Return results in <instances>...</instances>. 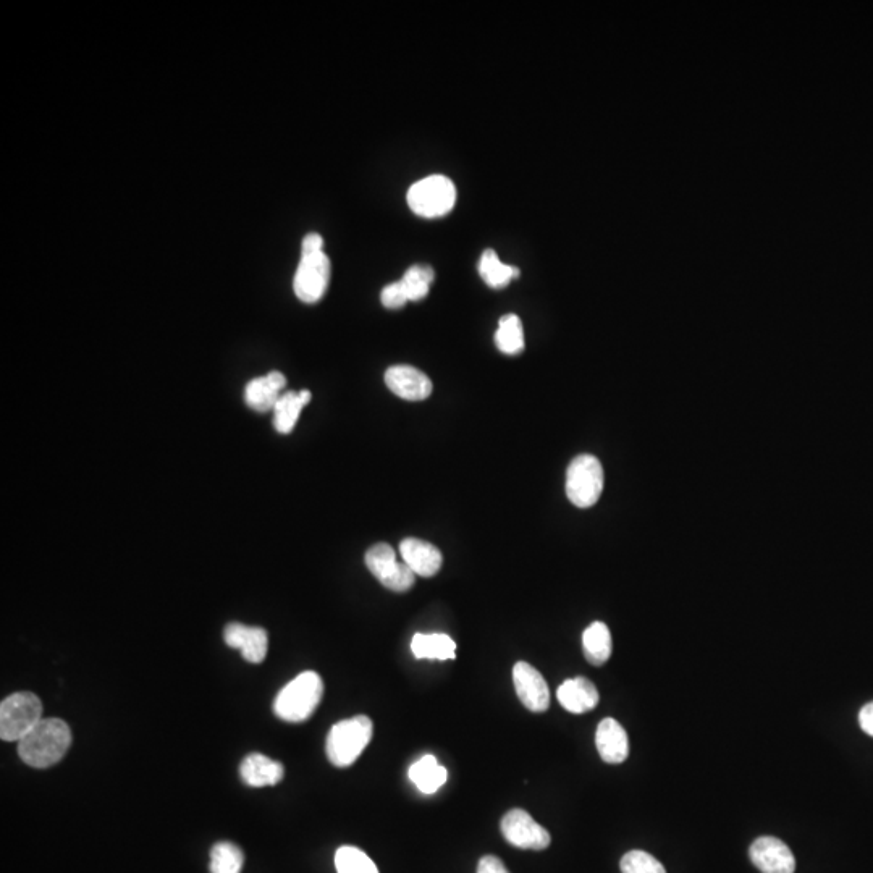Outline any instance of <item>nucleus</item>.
Listing matches in <instances>:
<instances>
[{
    "label": "nucleus",
    "instance_id": "f03ea898",
    "mask_svg": "<svg viewBox=\"0 0 873 873\" xmlns=\"http://www.w3.org/2000/svg\"><path fill=\"white\" fill-rule=\"evenodd\" d=\"M324 696V683L316 671H303L277 694L274 713L288 723L306 722L313 717Z\"/></svg>",
    "mask_w": 873,
    "mask_h": 873
},
{
    "label": "nucleus",
    "instance_id": "9d476101",
    "mask_svg": "<svg viewBox=\"0 0 873 873\" xmlns=\"http://www.w3.org/2000/svg\"><path fill=\"white\" fill-rule=\"evenodd\" d=\"M513 683L519 701L534 713H542L550 707L549 684L540 671L526 662H518L513 668Z\"/></svg>",
    "mask_w": 873,
    "mask_h": 873
},
{
    "label": "nucleus",
    "instance_id": "bb28decb",
    "mask_svg": "<svg viewBox=\"0 0 873 873\" xmlns=\"http://www.w3.org/2000/svg\"><path fill=\"white\" fill-rule=\"evenodd\" d=\"M434 279V269L429 266H413L406 270L401 283L405 287L408 300L419 301L426 298Z\"/></svg>",
    "mask_w": 873,
    "mask_h": 873
},
{
    "label": "nucleus",
    "instance_id": "9b49d317",
    "mask_svg": "<svg viewBox=\"0 0 873 873\" xmlns=\"http://www.w3.org/2000/svg\"><path fill=\"white\" fill-rule=\"evenodd\" d=\"M749 856L762 873H794L796 870L793 852L775 836H762L755 840Z\"/></svg>",
    "mask_w": 873,
    "mask_h": 873
},
{
    "label": "nucleus",
    "instance_id": "cd10ccee",
    "mask_svg": "<svg viewBox=\"0 0 873 873\" xmlns=\"http://www.w3.org/2000/svg\"><path fill=\"white\" fill-rule=\"evenodd\" d=\"M623 873H667L665 867L646 851H631L621 859Z\"/></svg>",
    "mask_w": 873,
    "mask_h": 873
},
{
    "label": "nucleus",
    "instance_id": "f3484780",
    "mask_svg": "<svg viewBox=\"0 0 873 873\" xmlns=\"http://www.w3.org/2000/svg\"><path fill=\"white\" fill-rule=\"evenodd\" d=\"M240 775L245 785L251 788H266V786L279 785L285 775V768L277 760L254 752L241 762Z\"/></svg>",
    "mask_w": 873,
    "mask_h": 873
},
{
    "label": "nucleus",
    "instance_id": "6ab92c4d",
    "mask_svg": "<svg viewBox=\"0 0 873 873\" xmlns=\"http://www.w3.org/2000/svg\"><path fill=\"white\" fill-rule=\"evenodd\" d=\"M408 776L422 794L437 793L448 780L447 768L439 765L434 755H424L414 762L408 770Z\"/></svg>",
    "mask_w": 873,
    "mask_h": 873
},
{
    "label": "nucleus",
    "instance_id": "2eb2a0df",
    "mask_svg": "<svg viewBox=\"0 0 873 873\" xmlns=\"http://www.w3.org/2000/svg\"><path fill=\"white\" fill-rule=\"evenodd\" d=\"M595 744L600 757L607 764H623L629 755V739L625 728L613 718H605L599 723L595 733Z\"/></svg>",
    "mask_w": 873,
    "mask_h": 873
},
{
    "label": "nucleus",
    "instance_id": "6e6552de",
    "mask_svg": "<svg viewBox=\"0 0 873 873\" xmlns=\"http://www.w3.org/2000/svg\"><path fill=\"white\" fill-rule=\"evenodd\" d=\"M366 566L382 586L393 592L410 591L416 582L414 571L397 561V553L388 544H376L367 550Z\"/></svg>",
    "mask_w": 873,
    "mask_h": 873
},
{
    "label": "nucleus",
    "instance_id": "7c9ffc66",
    "mask_svg": "<svg viewBox=\"0 0 873 873\" xmlns=\"http://www.w3.org/2000/svg\"><path fill=\"white\" fill-rule=\"evenodd\" d=\"M859 723H861L862 731L873 738V702L865 705L864 709L861 710Z\"/></svg>",
    "mask_w": 873,
    "mask_h": 873
},
{
    "label": "nucleus",
    "instance_id": "f257e3e1",
    "mask_svg": "<svg viewBox=\"0 0 873 873\" xmlns=\"http://www.w3.org/2000/svg\"><path fill=\"white\" fill-rule=\"evenodd\" d=\"M70 744L72 731L64 720L43 718L22 741H18V755L30 767L49 768L64 759Z\"/></svg>",
    "mask_w": 873,
    "mask_h": 873
},
{
    "label": "nucleus",
    "instance_id": "ddd939ff",
    "mask_svg": "<svg viewBox=\"0 0 873 873\" xmlns=\"http://www.w3.org/2000/svg\"><path fill=\"white\" fill-rule=\"evenodd\" d=\"M224 641L228 647L241 650V655L249 663H262L269 650V637L266 629L258 626H245L230 623L224 631Z\"/></svg>",
    "mask_w": 873,
    "mask_h": 873
},
{
    "label": "nucleus",
    "instance_id": "c756f323",
    "mask_svg": "<svg viewBox=\"0 0 873 873\" xmlns=\"http://www.w3.org/2000/svg\"><path fill=\"white\" fill-rule=\"evenodd\" d=\"M477 873H510L507 867L498 857L485 856L482 857L477 865Z\"/></svg>",
    "mask_w": 873,
    "mask_h": 873
},
{
    "label": "nucleus",
    "instance_id": "a878e982",
    "mask_svg": "<svg viewBox=\"0 0 873 873\" xmlns=\"http://www.w3.org/2000/svg\"><path fill=\"white\" fill-rule=\"evenodd\" d=\"M337 873H379L371 857L361 849L343 846L335 854Z\"/></svg>",
    "mask_w": 873,
    "mask_h": 873
},
{
    "label": "nucleus",
    "instance_id": "a211bd4d",
    "mask_svg": "<svg viewBox=\"0 0 873 873\" xmlns=\"http://www.w3.org/2000/svg\"><path fill=\"white\" fill-rule=\"evenodd\" d=\"M558 702L571 713H586L599 704V691L591 679L578 676L566 679L557 691Z\"/></svg>",
    "mask_w": 873,
    "mask_h": 873
},
{
    "label": "nucleus",
    "instance_id": "1a4fd4ad",
    "mask_svg": "<svg viewBox=\"0 0 873 873\" xmlns=\"http://www.w3.org/2000/svg\"><path fill=\"white\" fill-rule=\"evenodd\" d=\"M500 828H502L505 840L519 849L542 851V849L549 848L550 841H552L549 831L545 830L542 825H539L523 809L510 810L503 817Z\"/></svg>",
    "mask_w": 873,
    "mask_h": 873
},
{
    "label": "nucleus",
    "instance_id": "7ed1b4c3",
    "mask_svg": "<svg viewBox=\"0 0 873 873\" xmlns=\"http://www.w3.org/2000/svg\"><path fill=\"white\" fill-rule=\"evenodd\" d=\"M374 733L372 720L366 715L335 723L327 736L325 752L330 764L338 768L350 767L369 746Z\"/></svg>",
    "mask_w": 873,
    "mask_h": 873
},
{
    "label": "nucleus",
    "instance_id": "5701e85b",
    "mask_svg": "<svg viewBox=\"0 0 873 873\" xmlns=\"http://www.w3.org/2000/svg\"><path fill=\"white\" fill-rule=\"evenodd\" d=\"M479 274L489 287L505 288L511 280L519 275V269L515 266L503 264L495 254L494 249H485L479 262Z\"/></svg>",
    "mask_w": 873,
    "mask_h": 873
},
{
    "label": "nucleus",
    "instance_id": "20e7f679",
    "mask_svg": "<svg viewBox=\"0 0 873 873\" xmlns=\"http://www.w3.org/2000/svg\"><path fill=\"white\" fill-rule=\"evenodd\" d=\"M43 720V704L31 692H15L0 704V738L22 741Z\"/></svg>",
    "mask_w": 873,
    "mask_h": 873
},
{
    "label": "nucleus",
    "instance_id": "423d86ee",
    "mask_svg": "<svg viewBox=\"0 0 873 873\" xmlns=\"http://www.w3.org/2000/svg\"><path fill=\"white\" fill-rule=\"evenodd\" d=\"M455 201V185L443 175L422 178L408 191V204L414 214L427 219L445 216L452 211Z\"/></svg>",
    "mask_w": 873,
    "mask_h": 873
},
{
    "label": "nucleus",
    "instance_id": "aec40b11",
    "mask_svg": "<svg viewBox=\"0 0 873 873\" xmlns=\"http://www.w3.org/2000/svg\"><path fill=\"white\" fill-rule=\"evenodd\" d=\"M582 649L587 662L602 667L612 655V634L602 621H595L582 634Z\"/></svg>",
    "mask_w": 873,
    "mask_h": 873
},
{
    "label": "nucleus",
    "instance_id": "39448f33",
    "mask_svg": "<svg viewBox=\"0 0 873 873\" xmlns=\"http://www.w3.org/2000/svg\"><path fill=\"white\" fill-rule=\"evenodd\" d=\"M604 482V468L595 456H576L566 473V495L574 507H594L602 495Z\"/></svg>",
    "mask_w": 873,
    "mask_h": 873
},
{
    "label": "nucleus",
    "instance_id": "4be33fe9",
    "mask_svg": "<svg viewBox=\"0 0 873 873\" xmlns=\"http://www.w3.org/2000/svg\"><path fill=\"white\" fill-rule=\"evenodd\" d=\"M309 401H311L309 390L288 392L282 395L274 408L275 431L283 435L290 434L295 429L301 411H303L304 406L308 405Z\"/></svg>",
    "mask_w": 873,
    "mask_h": 873
},
{
    "label": "nucleus",
    "instance_id": "f8f14e48",
    "mask_svg": "<svg viewBox=\"0 0 873 873\" xmlns=\"http://www.w3.org/2000/svg\"><path fill=\"white\" fill-rule=\"evenodd\" d=\"M385 384L390 392L408 401L431 397L432 382L424 372L413 366H392L385 372Z\"/></svg>",
    "mask_w": 873,
    "mask_h": 873
},
{
    "label": "nucleus",
    "instance_id": "b1692460",
    "mask_svg": "<svg viewBox=\"0 0 873 873\" xmlns=\"http://www.w3.org/2000/svg\"><path fill=\"white\" fill-rule=\"evenodd\" d=\"M495 345L505 355H519L524 350L523 324L515 314H507L498 322Z\"/></svg>",
    "mask_w": 873,
    "mask_h": 873
},
{
    "label": "nucleus",
    "instance_id": "412c9836",
    "mask_svg": "<svg viewBox=\"0 0 873 873\" xmlns=\"http://www.w3.org/2000/svg\"><path fill=\"white\" fill-rule=\"evenodd\" d=\"M414 657L426 660H455L456 644L448 634H414L411 641Z\"/></svg>",
    "mask_w": 873,
    "mask_h": 873
},
{
    "label": "nucleus",
    "instance_id": "c85d7f7f",
    "mask_svg": "<svg viewBox=\"0 0 873 873\" xmlns=\"http://www.w3.org/2000/svg\"><path fill=\"white\" fill-rule=\"evenodd\" d=\"M380 300H382V304H384L385 308L388 309H400L408 303V295H406L405 287H403V283L393 282L390 285L382 290L380 293Z\"/></svg>",
    "mask_w": 873,
    "mask_h": 873
},
{
    "label": "nucleus",
    "instance_id": "4468645a",
    "mask_svg": "<svg viewBox=\"0 0 873 873\" xmlns=\"http://www.w3.org/2000/svg\"><path fill=\"white\" fill-rule=\"evenodd\" d=\"M400 553L406 565L410 566L416 576L432 578L442 568V553L426 540L413 539V537L405 539L400 544Z\"/></svg>",
    "mask_w": 873,
    "mask_h": 873
},
{
    "label": "nucleus",
    "instance_id": "393cba45",
    "mask_svg": "<svg viewBox=\"0 0 873 873\" xmlns=\"http://www.w3.org/2000/svg\"><path fill=\"white\" fill-rule=\"evenodd\" d=\"M245 856L237 844L220 841L211 851V873H241Z\"/></svg>",
    "mask_w": 873,
    "mask_h": 873
},
{
    "label": "nucleus",
    "instance_id": "dca6fc26",
    "mask_svg": "<svg viewBox=\"0 0 873 873\" xmlns=\"http://www.w3.org/2000/svg\"><path fill=\"white\" fill-rule=\"evenodd\" d=\"M287 385V379L282 372L272 371L264 377L253 379L246 385V405L258 413H267L274 410L277 401L280 400V392Z\"/></svg>",
    "mask_w": 873,
    "mask_h": 873
},
{
    "label": "nucleus",
    "instance_id": "0eeeda50",
    "mask_svg": "<svg viewBox=\"0 0 873 873\" xmlns=\"http://www.w3.org/2000/svg\"><path fill=\"white\" fill-rule=\"evenodd\" d=\"M330 280V259L322 251H301L293 288L298 300L313 304L324 296Z\"/></svg>",
    "mask_w": 873,
    "mask_h": 873
}]
</instances>
